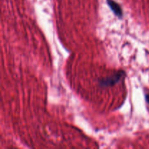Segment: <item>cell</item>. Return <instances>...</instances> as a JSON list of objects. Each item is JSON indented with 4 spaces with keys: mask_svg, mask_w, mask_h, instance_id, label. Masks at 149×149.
<instances>
[{
    "mask_svg": "<svg viewBox=\"0 0 149 149\" xmlns=\"http://www.w3.org/2000/svg\"><path fill=\"white\" fill-rule=\"evenodd\" d=\"M107 4L116 17H118L119 18H122L123 11H122L121 6L117 2H116L113 0H107Z\"/></svg>",
    "mask_w": 149,
    "mask_h": 149,
    "instance_id": "obj_2",
    "label": "cell"
},
{
    "mask_svg": "<svg viewBox=\"0 0 149 149\" xmlns=\"http://www.w3.org/2000/svg\"><path fill=\"white\" fill-rule=\"evenodd\" d=\"M146 100L147 103L149 104V94H147L146 95Z\"/></svg>",
    "mask_w": 149,
    "mask_h": 149,
    "instance_id": "obj_3",
    "label": "cell"
},
{
    "mask_svg": "<svg viewBox=\"0 0 149 149\" xmlns=\"http://www.w3.org/2000/svg\"><path fill=\"white\" fill-rule=\"evenodd\" d=\"M126 76V74L124 71H119L114 74L109 75L105 78L100 79L98 80L99 85L102 88H108V87H113L119 82Z\"/></svg>",
    "mask_w": 149,
    "mask_h": 149,
    "instance_id": "obj_1",
    "label": "cell"
}]
</instances>
